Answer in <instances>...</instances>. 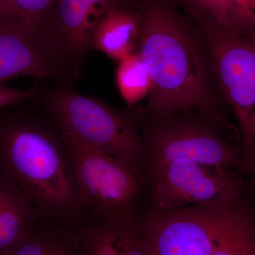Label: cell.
I'll use <instances>...</instances> for the list:
<instances>
[{"mask_svg": "<svg viewBox=\"0 0 255 255\" xmlns=\"http://www.w3.org/2000/svg\"><path fill=\"white\" fill-rule=\"evenodd\" d=\"M0 176L42 219L73 230L87 221L62 131L33 100L0 110Z\"/></svg>", "mask_w": 255, "mask_h": 255, "instance_id": "obj_1", "label": "cell"}, {"mask_svg": "<svg viewBox=\"0 0 255 255\" xmlns=\"http://www.w3.org/2000/svg\"><path fill=\"white\" fill-rule=\"evenodd\" d=\"M138 7L142 29L136 51L152 81L142 120L197 110L229 123L215 110L205 63L187 28L157 3L138 0Z\"/></svg>", "mask_w": 255, "mask_h": 255, "instance_id": "obj_2", "label": "cell"}, {"mask_svg": "<svg viewBox=\"0 0 255 255\" xmlns=\"http://www.w3.org/2000/svg\"><path fill=\"white\" fill-rule=\"evenodd\" d=\"M59 128L82 143L112 155L141 174L143 142L142 110H117L95 97L78 93L73 87L55 83L39 87L33 99Z\"/></svg>", "mask_w": 255, "mask_h": 255, "instance_id": "obj_3", "label": "cell"}, {"mask_svg": "<svg viewBox=\"0 0 255 255\" xmlns=\"http://www.w3.org/2000/svg\"><path fill=\"white\" fill-rule=\"evenodd\" d=\"M228 130L231 128L217 117L197 110L181 111L156 120H142L141 169L186 159L223 166L248 176L243 147L224 136L223 132L227 133Z\"/></svg>", "mask_w": 255, "mask_h": 255, "instance_id": "obj_4", "label": "cell"}, {"mask_svg": "<svg viewBox=\"0 0 255 255\" xmlns=\"http://www.w3.org/2000/svg\"><path fill=\"white\" fill-rule=\"evenodd\" d=\"M75 168L79 198L88 221L131 226L144 189L143 179L119 159L62 132Z\"/></svg>", "mask_w": 255, "mask_h": 255, "instance_id": "obj_5", "label": "cell"}, {"mask_svg": "<svg viewBox=\"0 0 255 255\" xmlns=\"http://www.w3.org/2000/svg\"><path fill=\"white\" fill-rule=\"evenodd\" d=\"M152 209L167 211L232 200L246 189L248 176L220 165L174 160L141 169Z\"/></svg>", "mask_w": 255, "mask_h": 255, "instance_id": "obj_6", "label": "cell"}, {"mask_svg": "<svg viewBox=\"0 0 255 255\" xmlns=\"http://www.w3.org/2000/svg\"><path fill=\"white\" fill-rule=\"evenodd\" d=\"M211 68L223 99L238 122L246 172L255 157V37L214 30Z\"/></svg>", "mask_w": 255, "mask_h": 255, "instance_id": "obj_7", "label": "cell"}, {"mask_svg": "<svg viewBox=\"0 0 255 255\" xmlns=\"http://www.w3.org/2000/svg\"><path fill=\"white\" fill-rule=\"evenodd\" d=\"M32 77L74 87L73 65L43 23L17 14L0 18V84Z\"/></svg>", "mask_w": 255, "mask_h": 255, "instance_id": "obj_8", "label": "cell"}, {"mask_svg": "<svg viewBox=\"0 0 255 255\" xmlns=\"http://www.w3.org/2000/svg\"><path fill=\"white\" fill-rule=\"evenodd\" d=\"M171 255H255V188L248 185L222 217L193 231Z\"/></svg>", "mask_w": 255, "mask_h": 255, "instance_id": "obj_9", "label": "cell"}, {"mask_svg": "<svg viewBox=\"0 0 255 255\" xmlns=\"http://www.w3.org/2000/svg\"><path fill=\"white\" fill-rule=\"evenodd\" d=\"M119 0H56L43 19L45 27L81 77L92 36L103 15Z\"/></svg>", "mask_w": 255, "mask_h": 255, "instance_id": "obj_10", "label": "cell"}, {"mask_svg": "<svg viewBox=\"0 0 255 255\" xmlns=\"http://www.w3.org/2000/svg\"><path fill=\"white\" fill-rule=\"evenodd\" d=\"M141 29L138 0H119L111 5L99 21L90 50L121 61L136 52Z\"/></svg>", "mask_w": 255, "mask_h": 255, "instance_id": "obj_11", "label": "cell"}, {"mask_svg": "<svg viewBox=\"0 0 255 255\" xmlns=\"http://www.w3.org/2000/svg\"><path fill=\"white\" fill-rule=\"evenodd\" d=\"M74 232L77 255H147L137 223L122 226L87 221Z\"/></svg>", "mask_w": 255, "mask_h": 255, "instance_id": "obj_12", "label": "cell"}, {"mask_svg": "<svg viewBox=\"0 0 255 255\" xmlns=\"http://www.w3.org/2000/svg\"><path fill=\"white\" fill-rule=\"evenodd\" d=\"M41 219L27 198L0 176V255H9Z\"/></svg>", "mask_w": 255, "mask_h": 255, "instance_id": "obj_13", "label": "cell"}, {"mask_svg": "<svg viewBox=\"0 0 255 255\" xmlns=\"http://www.w3.org/2000/svg\"><path fill=\"white\" fill-rule=\"evenodd\" d=\"M9 255H77L75 232L41 219Z\"/></svg>", "mask_w": 255, "mask_h": 255, "instance_id": "obj_14", "label": "cell"}, {"mask_svg": "<svg viewBox=\"0 0 255 255\" xmlns=\"http://www.w3.org/2000/svg\"><path fill=\"white\" fill-rule=\"evenodd\" d=\"M115 76L119 93L128 107H133L150 95L152 81L137 51L119 62Z\"/></svg>", "mask_w": 255, "mask_h": 255, "instance_id": "obj_15", "label": "cell"}, {"mask_svg": "<svg viewBox=\"0 0 255 255\" xmlns=\"http://www.w3.org/2000/svg\"><path fill=\"white\" fill-rule=\"evenodd\" d=\"M228 31L255 37V0H238Z\"/></svg>", "mask_w": 255, "mask_h": 255, "instance_id": "obj_16", "label": "cell"}, {"mask_svg": "<svg viewBox=\"0 0 255 255\" xmlns=\"http://www.w3.org/2000/svg\"><path fill=\"white\" fill-rule=\"evenodd\" d=\"M56 0H13L17 14L28 22L42 23Z\"/></svg>", "mask_w": 255, "mask_h": 255, "instance_id": "obj_17", "label": "cell"}, {"mask_svg": "<svg viewBox=\"0 0 255 255\" xmlns=\"http://www.w3.org/2000/svg\"><path fill=\"white\" fill-rule=\"evenodd\" d=\"M39 92V86L29 87L25 90L11 88L0 84V110L23 101L33 100Z\"/></svg>", "mask_w": 255, "mask_h": 255, "instance_id": "obj_18", "label": "cell"}, {"mask_svg": "<svg viewBox=\"0 0 255 255\" xmlns=\"http://www.w3.org/2000/svg\"><path fill=\"white\" fill-rule=\"evenodd\" d=\"M201 13L210 18L216 28L219 26V0H189Z\"/></svg>", "mask_w": 255, "mask_h": 255, "instance_id": "obj_19", "label": "cell"}, {"mask_svg": "<svg viewBox=\"0 0 255 255\" xmlns=\"http://www.w3.org/2000/svg\"><path fill=\"white\" fill-rule=\"evenodd\" d=\"M14 14L17 11L13 0H0V18Z\"/></svg>", "mask_w": 255, "mask_h": 255, "instance_id": "obj_20", "label": "cell"}, {"mask_svg": "<svg viewBox=\"0 0 255 255\" xmlns=\"http://www.w3.org/2000/svg\"><path fill=\"white\" fill-rule=\"evenodd\" d=\"M248 174H249L248 177H249L250 180L255 184V157L250 162L249 167H248Z\"/></svg>", "mask_w": 255, "mask_h": 255, "instance_id": "obj_21", "label": "cell"}]
</instances>
